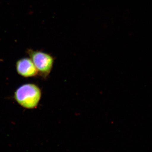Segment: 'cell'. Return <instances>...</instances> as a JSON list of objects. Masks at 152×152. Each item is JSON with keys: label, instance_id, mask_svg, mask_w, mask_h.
Returning <instances> with one entry per match:
<instances>
[{"label": "cell", "instance_id": "7a4b0ae2", "mask_svg": "<svg viewBox=\"0 0 152 152\" xmlns=\"http://www.w3.org/2000/svg\"><path fill=\"white\" fill-rule=\"evenodd\" d=\"M27 53L37 69L39 75L43 77L46 78L53 69V58L46 53L31 49L28 50Z\"/></svg>", "mask_w": 152, "mask_h": 152}, {"label": "cell", "instance_id": "3957f363", "mask_svg": "<svg viewBox=\"0 0 152 152\" xmlns=\"http://www.w3.org/2000/svg\"><path fill=\"white\" fill-rule=\"evenodd\" d=\"M16 68L18 73L25 78L35 77L39 75L32 61L29 58H23L18 61Z\"/></svg>", "mask_w": 152, "mask_h": 152}, {"label": "cell", "instance_id": "6da1fadb", "mask_svg": "<svg viewBox=\"0 0 152 152\" xmlns=\"http://www.w3.org/2000/svg\"><path fill=\"white\" fill-rule=\"evenodd\" d=\"M42 96L40 88L34 84L22 85L15 92L14 98L20 105L27 109L37 107Z\"/></svg>", "mask_w": 152, "mask_h": 152}]
</instances>
